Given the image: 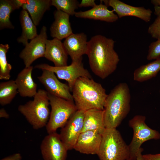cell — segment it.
I'll list each match as a JSON object with an SVG mask.
<instances>
[{
	"label": "cell",
	"instance_id": "cell-1",
	"mask_svg": "<svg viewBox=\"0 0 160 160\" xmlns=\"http://www.w3.org/2000/svg\"><path fill=\"white\" fill-rule=\"evenodd\" d=\"M115 41L101 35L92 37L88 42L87 55L93 73L103 79L116 69L120 59L114 49Z\"/></svg>",
	"mask_w": 160,
	"mask_h": 160
},
{
	"label": "cell",
	"instance_id": "cell-2",
	"mask_svg": "<svg viewBox=\"0 0 160 160\" xmlns=\"http://www.w3.org/2000/svg\"><path fill=\"white\" fill-rule=\"evenodd\" d=\"M131 95L128 84L121 83L108 95L104 108L106 128L116 129L129 113Z\"/></svg>",
	"mask_w": 160,
	"mask_h": 160
},
{
	"label": "cell",
	"instance_id": "cell-3",
	"mask_svg": "<svg viewBox=\"0 0 160 160\" xmlns=\"http://www.w3.org/2000/svg\"><path fill=\"white\" fill-rule=\"evenodd\" d=\"M71 91L77 110L85 111L94 108L104 110L108 95L101 84L92 78H79Z\"/></svg>",
	"mask_w": 160,
	"mask_h": 160
},
{
	"label": "cell",
	"instance_id": "cell-4",
	"mask_svg": "<svg viewBox=\"0 0 160 160\" xmlns=\"http://www.w3.org/2000/svg\"><path fill=\"white\" fill-rule=\"evenodd\" d=\"M33 100L20 105L18 111L35 129L46 127L48 121L50 111L48 93L46 91L39 89Z\"/></svg>",
	"mask_w": 160,
	"mask_h": 160
},
{
	"label": "cell",
	"instance_id": "cell-5",
	"mask_svg": "<svg viewBox=\"0 0 160 160\" xmlns=\"http://www.w3.org/2000/svg\"><path fill=\"white\" fill-rule=\"evenodd\" d=\"M97 155L100 160H128L130 159L128 145L116 129H106L102 135Z\"/></svg>",
	"mask_w": 160,
	"mask_h": 160
},
{
	"label": "cell",
	"instance_id": "cell-6",
	"mask_svg": "<svg viewBox=\"0 0 160 160\" xmlns=\"http://www.w3.org/2000/svg\"><path fill=\"white\" fill-rule=\"evenodd\" d=\"M51 111L45 127L48 134L62 127L77 110L74 102L48 93Z\"/></svg>",
	"mask_w": 160,
	"mask_h": 160
},
{
	"label": "cell",
	"instance_id": "cell-7",
	"mask_svg": "<svg viewBox=\"0 0 160 160\" xmlns=\"http://www.w3.org/2000/svg\"><path fill=\"white\" fill-rule=\"evenodd\" d=\"M145 119L144 116L137 115L129 121V126L133 131L132 140L128 145L130 159L132 160H136L137 153L143 143L151 140L160 139V133L148 126L145 122Z\"/></svg>",
	"mask_w": 160,
	"mask_h": 160
},
{
	"label": "cell",
	"instance_id": "cell-8",
	"mask_svg": "<svg viewBox=\"0 0 160 160\" xmlns=\"http://www.w3.org/2000/svg\"><path fill=\"white\" fill-rule=\"evenodd\" d=\"M35 68L52 71L59 79L67 82L71 91L79 78L83 77L91 78L90 73L84 67L82 59L72 61L70 65L63 66L57 67L44 63L37 65Z\"/></svg>",
	"mask_w": 160,
	"mask_h": 160
},
{
	"label": "cell",
	"instance_id": "cell-9",
	"mask_svg": "<svg viewBox=\"0 0 160 160\" xmlns=\"http://www.w3.org/2000/svg\"><path fill=\"white\" fill-rule=\"evenodd\" d=\"M85 111L77 110L61 128L59 135L68 150L73 149L82 132Z\"/></svg>",
	"mask_w": 160,
	"mask_h": 160
},
{
	"label": "cell",
	"instance_id": "cell-10",
	"mask_svg": "<svg viewBox=\"0 0 160 160\" xmlns=\"http://www.w3.org/2000/svg\"><path fill=\"white\" fill-rule=\"evenodd\" d=\"M47 40V28L43 26L40 33L28 43L20 52L19 57L23 61L25 67H28L37 59L44 57Z\"/></svg>",
	"mask_w": 160,
	"mask_h": 160
},
{
	"label": "cell",
	"instance_id": "cell-11",
	"mask_svg": "<svg viewBox=\"0 0 160 160\" xmlns=\"http://www.w3.org/2000/svg\"><path fill=\"white\" fill-rule=\"evenodd\" d=\"M44 160H66L68 151L56 132L48 134L40 145Z\"/></svg>",
	"mask_w": 160,
	"mask_h": 160
},
{
	"label": "cell",
	"instance_id": "cell-12",
	"mask_svg": "<svg viewBox=\"0 0 160 160\" xmlns=\"http://www.w3.org/2000/svg\"><path fill=\"white\" fill-rule=\"evenodd\" d=\"M41 75L38 77L48 93L67 100L74 102L68 85L60 82L52 71L42 70Z\"/></svg>",
	"mask_w": 160,
	"mask_h": 160
},
{
	"label": "cell",
	"instance_id": "cell-13",
	"mask_svg": "<svg viewBox=\"0 0 160 160\" xmlns=\"http://www.w3.org/2000/svg\"><path fill=\"white\" fill-rule=\"evenodd\" d=\"M104 4L110 6L119 18L132 16L138 17L146 23L150 21L152 11L143 7H136L127 4L119 0H102Z\"/></svg>",
	"mask_w": 160,
	"mask_h": 160
},
{
	"label": "cell",
	"instance_id": "cell-14",
	"mask_svg": "<svg viewBox=\"0 0 160 160\" xmlns=\"http://www.w3.org/2000/svg\"><path fill=\"white\" fill-rule=\"evenodd\" d=\"M87 35L84 33H72L65 39L63 43L65 49L72 61L82 59L88 49Z\"/></svg>",
	"mask_w": 160,
	"mask_h": 160
},
{
	"label": "cell",
	"instance_id": "cell-15",
	"mask_svg": "<svg viewBox=\"0 0 160 160\" xmlns=\"http://www.w3.org/2000/svg\"><path fill=\"white\" fill-rule=\"evenodd\" d=\"M102 135L95 131L82 132L79 136L73 149L87 154H97L102 139Z\"/></svg>",
	"mask_w": 160,
	"mask_h": 160
},
{
	"label": "cell",
	"instance_id": "cell-16",
	"mask_svg": "<svg viewBox=\"0 0 160 160\" xmlns=\"http://www.w3.org/2000/svg\"><path fill=\"white\" fill-rule=\"evenodd\" d=\"M68 55L61 40L56 38L47 40L44 57L52 62L54 66L59 67L67 65Z\"/></svg>",
	"mask_w": 160,
	"mask_h": 160
},
{
	"label": "cell",
	"instance_id": "cell-17",
	"mask_svg": "<svg viewBox=\"0 0 160 160\" xmlns=\"http://www.w3.org/2000/svg\"><path fill=\"white\" fill-rule=\"evenodd\" d=\"M53 15L55 20L50 29L52 37L61 40L73 33L69 22V15L58 9L54 11Z\"/></svg>",
	"mask_w": 160,
	"mask_h": 160
},
{
	"label": "cell",
	"instance_id": "cell-18",
	"mask_svg": "<svg viewBox=\"0 0 160 160\" xmlns=\"http://www.w3.org/2000/svg\"><path fill=\"white\" fill-rule=\"evenodd\" d=\"M33 67H25L17 75L15 80L18 93L23 97H33L37 91V84L32 77Z\"/></svg>",
	"mask_w": 160,
	"mask_h": 160
},
{
	"label": "cell",
	"instance_id": "cell-19",
	"mask_svg": "<svg viewBox=\"0 0 160 160\" xmlns=\"http://www.w3.org/2000/svg\"><path fill=\"white\" fill-rule=\"evenodd\" d=\"M99 4L88 10L76 12L75 16L78 18L92 19L104 21L108 23H113L119 19L117 14L113 10L108 9V6L103 4L102 0Z\"/></svg>",
	"mask_w": 160,
	"mask_h": 160
},
{
	"label": "cell",
	"instance_id": "cell-20",
	"mask_svg": "<svg viewBox=\"0 0 160 160\" xmlns=\"http://www.w3.org/2000/svg\"><path fill=\"white\" fill-rule=\"evenodd\" d=\"M104 113L103 110L97 108L86 111L82 132L88 130L95 131L102 135L106 129Z\"/></svg>",
	"mask_w": 160,
	"mask_h": 160
},
{
	"label": "cell",
	"instance_id": "cell-21",
	"mask_svg": "<svg viewBox=\"0 0 160 160\" xmlns=\"http://www.w3.org/2000/svg\"><path fill=\"white\" fill-rule=\"evenodd\" d=\"M51 0H23L21 7L31 16L33 23L39 25L44 13L52 6Z\"/></svg>",
	"mask_w": 160,
	"mask_h": 160
},
{
	"label": "cell",
	"instance_id": "cell-22",
	"mask_svg": "<svg viewBox=\"0 0 160 160\" xmlns=\"http://www.w3.org/2000/svg\"><path fill=\"white\" fill-rule=\"evenodd\" d=\"M23 0H0V30L13 29L14 26L10 20L11 13L21 7Z\"/></svg>",
	"mask_w": 160,
	"mask_h": 160
},
{
	"label": "cell",
	"instance_id": "cell-23",
	"mask_svg": "<svg viewBox=\"0 0 160 160\" xmlns=\"http://www.w3.org/2000/svg\"><path fill=\"white\" fill-rule=\"evenodd\" d=\"M20 20L22 28L20 36L17 39V41L25 46L28 42V40H32L38 35L36 26L29 16L26 10H22L20 15Z\"/></svg>",
	"mask_w": 160,
	"mask_h": 160
},
{
	"label": "cell",
	"instance_id": "cell-24",
	"mask_svg": "<svg viewBox=\"0 0 160 160\" xmlns=\"http://www.w3.org/2000/svg\"><path fill=\"white\" fill-rule=\"evenodd\" d=\"M160 71V57L136 69L133 73L134 80L142 82L155 76Z\"/></svg>",
	"mask_w": 160,
	"mask_h": 160
},
{
	"label": "cell",
	"instance_id": "cell-25",
	"mask_svg": "<svg viewBox=\"0 0 160 160\" xmlns=\"http://www.w3.org/2000/svg\"><path fill=\"white\" fill-rule=\"evenodd\" d=\"M18 93L15 80L0 83V104L4 106L10 104Z\"/></svg>",
	"mask_w": 160,
	"mask_h": 160
},
{
	"label": "cell",
	"instance_id": "cell-26",
	"mask_svg": "<svg viewBox=\"0 0 160 160\" xmlns=\"http://www.w3.org/2000/svg\"><path fill=\"white\" fill-rule=\"evenodd\" d=\"M9 48L8 44H0V79L9 80L12 66L7 60L6 54Z\"/></svg>",
	"mask_w": 160,
	"mask_h": 160
},
{
	"label": "cell",
	"instance_id": "cell-27",
	"mask_svg": "<svg viewBox=\"0 0 160 160\" xmlns=\"http://www.w3.org/2000/svg\"><path fill=\"white\" fill-rule=\"evenodd\" d=\"M52 6L70 15H74L75 10L79 7V3L77 0H51Z\"/></svg>",
	"mask_w": 160,
	"mask_h": 160
},
{
	"label": "cell",
	"instance_id": "cell-28",
	"mask_svg": "<svg viewBox=\"0 0 160 160\" xmlns=\"http://www.w3.org/2000/svg\"><path fill=\"white\" fill-rule=\"evenodd\" d=\"M160 57V39L152 42L148 47L147 59L156 60Z\"/></svg>",
	"mask_w": 160,
	"mask_h": 160
},
{
	"label": "cell",
	"instance_id": "cell-29",
	"mask_svg": "<svg viewBox=\"0 0 160 160\" xmlns=\"http://www.w3.org/2000/svg\"><path fill=\"white\" fill-rule=\"evenodd\" d=\"M148 32L152 37L157 40L160 39V16H157L149 26Z\"/></svg>",
	"mask_w": 160,
	"mask_h": 160
},
{
	"label": "cell",
	"instance_id": "cell-30",
	"mask_svg": "<svg viewBox=\"0 0 160 160\" xmlns=\"http://www.w3.org/2000/svg\"><path fill=\"white\" fill-rule=\"evenodd\" d=\"M96 4L95 0H82L79 5V7H95Z\"/></svg>",
	"mask_w": 160,
	"mask_h": 160
},
{
	"label": "cell",
	"instance_id": "cell-31",
	"mask_svg": "<svg viewBox=\"0 0 160 160\" xmlns=\"http://www.w3.org/2000/svg\"><path fill=\"white\" fill-rule=\"evenodd\" d=\"M143 156L145 160H160V153L146 154L143 155Z\"/></svg>",
	"mask_w": 160,
	"mask_h": 160
},
{
	"label": "cell",
	"instance_id": "cell-32",
	"mask_svg": "<svg viewBox=\"0 0 160 160\" xmlns=\"http://www.w3.org/2000/svg\"><path fill=\"white\" fill-rule=\"evenodd\" d=\"M22 157L20 153H17L5 157L1 160H21Z\"/></svg>",
	"mask_w": 160,
	"mask_h": 160
},
{
	"label": "cell",
	"instance_id": "cell-33",
	"mask_svg": "<svg viewBox=\"0 0 160 160\" xmlns=\"http://www.w3.org/2000/svg\"><path fill=\"white\" fill-rule=\"evenodd\" d=\"M9 115L6 110L4 108H1L0 109V117L4 118L5 119L9 118Z\"/></svg>",
	"mask_w": 160,
	"mask_h": 160
},
{
	"label": "cell",
	"instance_id": "cell-34",
	"mask_svg": "<svg viewBox=\"0 0 160 160\" xmlns=\"http://www.w3.org/2000/svg\"><path fill=\"white\" fill-rule=\"evenodd\" d=\"M143 149L141 148L137 153V156L136 160H145L142 154Z\"/></svg>",
	"mask_w": 160,
	"mask_h": 160
},
{
	"label": "cell",
	"instance_id": "cell-35",
	"mask_svg": "<svg viewBox=\"0 0 160 160\" xmlns=\"http://www.w3.org/2000/svg\"><path fill=\"white\" fill-rule=\"evenodd\" d=\"M154 14L157 16H160V7H154Z\"/></svg>",
	"mask_w": 160,
	"mask_h": 160
},
{
	"label": "cell",
	"instance_id": "cell-36",
	"mask_svg": "<svg viewBox=\"0 0 160 160\" xmlns=\"http://www.w3.org/2000/svg\"><path fill=\"white\" fill-rule=\"evenodd\" d=\"M151 2L154 7H160V0H152Z\"/></svg>",
	"mask_w": 160,
	"mask_h": 160
},
{
	"label": "cell",
	"instance_id": "cell-37",
	"mask_svg": "<svg viewBox=\"0 0 160 160\" xmlns=\"http://www.w3.org/2000/svg\"><path fill=\"white\" fill-rule=\"evenodd\" d=\"M128 160H132V159H129Z\"/></svg>",
	"mask_w": 160,
	"mask_h": 160
}]
</instances>
